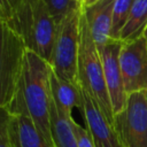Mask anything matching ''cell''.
Masks as SVG:
<instances>
[{
	"mask_svg": "<svg viewBox=\"0 0 147 147\" xmlns=\"http://www.w3.org/2000/svg\"><path fill=\"white\" fill-rule=\"evenodd\" d=\"M51 71L47 60L26 49L17 91L8 110L28 114L40 134L54 146L51 131Z\"/></svg>",
	"mask_w": 147,
	"mask_h": 147,
	"instance_id": "obj_1",
	"label": "cell"
},
{
	"mask_svg": "<svg viewBox=\"0 0 147 147\" xmlns=\"http://www.w3.org/2000/svg\"><path fill=\"white\" fill-rule=\"evenodd\" d=\"M6 22L23 39L26 49L49 61L57 25L44 0H20Z\"/></svg>",
	"mask_w": 147,
	"mask_h": 147,
	"instance_id": "obj_2",
	"label": "cell"
},
{
	"mask_svg": "<svg viewBox=\"0 0 147 147\" xmlns=\"http://www.w3.org/2000/svg\"><path fill=\"white\" fill-rule=\"evenodd\" d=\"M78 85L96 102L106 118L114 126L115 115L113 111L110 98L105 82L103 67L99 53V48L92 37L86 18L80 15L79 24V51L77 65Z\"/></svg>",
	"mask_w": 147,
	"mask_h": 147,
	"instance_id": "obj_3",
	"label": "cell"
},
{
	"mask_svg": "<svg viewBox=\"0 0 147 147\" xmlns=\"http://www.w3.org/2000/svg\"><path fill=\"white\" fill-rule=\"evenodd\" d=\"M82 2L69 10L57 24L49 64L53 72L70 83H77V65L79 51V24Z\"/></svg>",
	"mask_w": 147,
	"mask_h": 147,
	"instance_id": "obj_4",
	"label": "cell"
},
{
	"mask_svg": "<svg viewBox=\"0 0 147 147\" xmlns=\"http://www.w3.org/2000/svg\"><path fill=\"white\" fill-rule=\"evenodd\" d=\"M25 51L23 39L0 18V108H8L15 98Z\"/></svg>",
	"mask_w": 147,
	"mask_h": 147,
	"instance_id": "obj_5",
	"label": "cell"
},
{
	"mask_svg": "<svg viewBox=\"0 0 147 147\" xmlns=\"http://www.w3.org/2000/svg\"><path fill=\"white\" fill-rule=\"evenodd\" d=\"M115 130L124 147H147V91L127 94L124 110L115 116Z\"/></svg>",
	"mask_w": 147,
	"mask_h": 147,
	"instance_id": "obj_6",
	"label": "cell"
},
{
	"mask_svg": "<svg viewBox=\"0 0 147 147\" xmlns=\"http://www.w3.org/2000/svg\"><path fill=\"white\" fill-rule=\"evenodd\" d=\"M119 67L127 94L147 90V41L142 36L122 41Z\"/></svg>",
	"mask_w": 147,
	"mask_h": 147,
	"instance_id": "obj_7",
	"label": "cell"
},
{
	"mask_svg": "<svg viewBox=\"0 0 147 147\" xmlns=\"http://www.w3.org/2000/svg\"><path fill=\"white\" fill-rule=\"evenodd\" d=\"M121 47L122 41L117 39H110L107 44L98 47L103 67L105 82L115 116L124 110L127 100V93L124 88L123 77L119 67Z\"/></svg>",
	"mask_w": 147,
	"mask_h": 147,
	"instance_id": "obj_8",
	"label": "cell"
},
{
	"mask_svg": "<svg viewBox=\"0 0 147 147\" xmlns=\"http://www.w3.org/2000/svg\"><path fill=\"white\" fill-rule=\"evenodd\" d=\"M80 87V86H79ZM82 92V109L86 129L90 132L95 147H124L117 131L106 118L96 102L80 87Z\"/></svg>",
	"mask_w": 147,
	"mask_h": 147,
	"instance_id": "obj_9",
	"label": "cell"
},
{
	"mask_svg": "<svg viewBox=\"0 0 147 147\" xmlns=\"http://www.w3.org/2000/svg\"><path fill=\"white\" fill-rule=\"evenodd\" d=\"M114 2L115 0H99L90 7H83V14L98 47L111 39Z\"/></svg>",
	"mask_w": 147,
	"mask_h": 147,
	"instance_id": "obj_10",
	"label": "cell"
},
{
	"mask_svg": "<svg viewBox=\"0 0 147 147\" xmlns=\"http://www.w3.org/2000/svg\"><path fill=\"white\" fill-rule=\"evenodd\" d=\"M9 136L13 147H54L40 134L30 116L22 111H9Z\"/></svg>",
	"mask_w": 147,
	"mask_h": 147,
	"instance_id": "obj_11",
	"label": "cell"
},
{
	"mask_svg": "<svg viewBox=\"0 0 147 147\" xmlns=\"http://www.w3.org/2000/svg\"><path fill=\"white\" fill-rule=\"evenodd\" d=\"M51 92L57 113L64 118H72L74 108L82 109L83 100L79 85L60 78L53 70L51 71Z\"/></svg>",
	"mask_w": 147,
	"mask_h": 147,
	"instance_id": "obj_12",
	"label": "cell"
},
{
	"mask_svg": "<svg viewBox=\"0 0 147 147\" xmlns=\"http://www.w3.org/2000/svg\"><path fill=\"white\" fill-rule=\"evenodd\" d=\"M147 25V0H133L129 17L121 32V41H131L142 36Z\"/></svg>",
	"mask_w": 147,
	"mask_h": 147,
	"instance_id": "obj_13",
	"label": "cell"
},
{
	"mask_svg": "<svg viewBox=\"0 0 147 147\" xmlns=\"http://www.w3.org/2000/svg\"><path fill=\"white\" fill-rule=\"evenodd\" d=\"M72 119V118H71ZM71 119L61 116L53 102L51 103V131L54 147H78L75 132L71 126Z\"/></svg>",
	"mask_w": 147,
	"mask_h": 147,
	"instance_id": "obj_14",
	"label": "cell"
},
{
	"mask_svg": "<svg viewBox=\"0 0 147 147\" xmlns=\"http://www.w3.org/2000/svg\"><path fill=\"white\" fill-rule=\"evenodd\" d=\"M133 0H115L113 8V23H111V39L119 40L121 32L126 23Z\"/></svg>",
	"mask_w": 147,
	"mask_h": 147,
	"instance_id": "obj_15",
	"label": "cell"
},
{
	"mask_svg": "<svg viewBox=\"0 0 147 147\" xmlns=\"http://www.w3.org/2000/svg\"><path fill=\"white\" fill-rule=\"evenodd\" d=\"M44 2L57 25L71 8L80 3V0H44Z\"/></svg>",
	"mask_w": 147,
	"mask_h": 147,
	"instance_id": "obj_16",
	"label": "cell"
},
{
	"mask_svg": "<svg viewBox=\"0 0 147 147\" xmlns=\"http://www.w3.org/2000/svg\"><path fill=\"white\" fill-rule=\"evenodd\" d=\"M9 119L8 108H0V147H13L9 136Z\"/></svg>",
	"mask_w": 147,
	"mask_h": 147,
	"instance_id": "obj_17",
	"label": "cell"
},
{
	"mask_svg": "<svg viewBox=\"0 0 147 147\" xmlns=\"http://www.w3.org/2000/svg\"><path fill=\"white\" fill-rule=\"evenodd\" d=\"M71 126L75 132L78 147H95V144L86 127H83L80 124L74 121V118L71 119Z\"/></svg>",
	"mask_w": 147,
	"mask_h": 147,
	"instance_id": "obj_18",
	"label": "cell"
},
{
	"mask_svg": "<svg viewBox=\"0 0 147 147\" xmlns=\"http://www.w3.org/2000/svg\"><path fill=\"white\" fill-rule=\"evenodd\" d=\"M20 0H0V18L9 21L17 7Z\"/></svg>",
	"mask_w": 147,
	"mask_h": 147,
	"instance_id": "obj_19",
	"label": "cell"
},
{
	"mask_svg": "<svg viewBox=\"0 0 147 147\" xmlns=\"http://www.w3.org/2000/svg\"><path fill=\"white\" fill-rule=\"evenodd\" d=\"M98 1H99V0H80L83 7H90V6L94 5V3L98 2Z\"/></svg>",
	"mask_w": 147,
	"mask_h": 147,
	"instance_id": "obj_20",
	"label": "cell"
},
{
	"mask_svg": "<svg viewBox=\"0 0 147 147\" xmlns=\"http://www.w3.org/2000/svg\"><path fill=\"white\" fill-rule=\"evenodd\" d=\"M142 37L146 39V41H147V25H146V28H145V30H144V33H142Z\"/></svg>",
	"mask_w": 147,
	"mask_h": 147,
	"instance_id": "obj_21",
	"label": "cell"
},
{
	"mask_svg": "<svg viewBox=\"0 0 147 147\" xmlns=\"http://www.w3.org/2000/svg\"><path fill=\"white\" fill-rule=\"evenodd\" d=\"M146 91H147V90H146Z\"/></svg>",
	"mask_w": 147,
	"mask_h": 147,
	"instance_id": "obj_22",
	"label": "cell"
}]
</instances>
